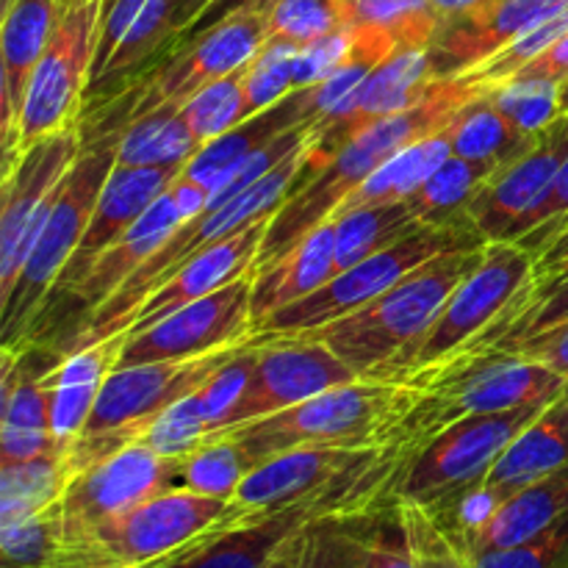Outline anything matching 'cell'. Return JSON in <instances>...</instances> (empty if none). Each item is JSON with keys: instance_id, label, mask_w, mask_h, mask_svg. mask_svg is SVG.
Returning <instances> with one entry per match:
<instances>
[{"instance_id": "obj_1", "label": "cell", "mask_w": 568, "mask_h": 568, "mask_svg": "<svg viewBox=\"0 0 568 568\" xmlns=\"http://www.w3.org/2000/svg\"><path fill=\"white\" fill-rule=\"evenodd\" d=\"M536 258L516 242H488L483 261L460 283L425 336L372 381L416 383L449 361L503 344L532 305Z\"/></svg>"}, {"instance_id": "obj_2", "label": "cell", "mask_w": 568, "mask_h": 568, "mask_svg": "<svg viewBox=\"0 0 568 568\" xmlns=\"http://www.w3.org/2000/svg\"><path fill=\"white\" fill-rule=\"evenodd\" d=\"M408 386L414 397L386 438V449L403 460L469 416L555 403L564 397L568 377L510 349L491 347L460 355Z\"/></svg>"}, {"instance_id": "obj_3", "label": "cell", "mask_w": 568, "mask_h": 568, "mask_svg": "<svg viewBox=\"0 0 568 568\" xmlns=\"http://www.w3.org/2000/svg\"><path fill=\"white\" fill-rule=\"evenodd\" d=\"M466 100L469 98L449 78H438L433 83V92L419 105L366 125L353 142H347L333 155V161L320 175L288 194L286 203L272 214L255 272L292 253L311 231L333 220L344 200L392 155L419 139L444 131Z\"/></svg>"}, {"instance_id": "obj_4", "label": "cell", "mask_w": 568, "mask_h": 568, "mask_svg": "<svg viewBox=\"0 0 568 568\" xmlns=\"http://www.w3.org/2000/svg\"><path fill=\"white\" fill-rule=\"evenodd\" d=\"M399 466L403 458L383 449V455L366 466L292 505L272 510H242L236 505L231 519L159 568H270L277 555L316 521L364 514L394 499Z\"/></svg>"}, {"instance_id": "obj_5", "label": "cell", "mask_w": 568, "mask_h": 568, "mask_svg": "<svg viewBox=\"0 0 568 568\" xmlns=\"http://www.w3.org/2000/svg\"><path fill=\"white\" fill-rule=\"evenodd\" d=\"M486 244L438 255L355 314L283 338H308V342L325 344L361 381H372L383 366L392 364L397 355H403L425 336L455 288L483 261Z\"/></svg>"}, {"instance_id": "obj_6", "label": "cell", "mask_w": 568, "mask_h": 568, "mask_svg": "<svg viewBox=\"0 0 568 568\" xmlns=\"http://www.w3.org/2000/svg\"><path fill=\"white\" fill-rule=\"evenodd\" d=\"M410 397L414 388L405 383L355 381L214 436L233 438L255 466L297 447H386Z\"/></svg>"}, {"instance_id": "obj_7", "label": "cell", "mask_w": 568, "mask_h": 568, "mask_svg": "<svg viewBox=\"0 0 568 568\" xmlns=\"http://www.w3.org/2000/svg\"><path fill=\"white\" fill-rule=\"evenodd\" d=\"M320 175V170H314L308 161V144L305 150H300L297 155L283 161L281 166L270 172L266 178H261L258 183H253L250 189L239 192L236 197L225 200L220 205H205L192 222L178 227L170 239H166L164 247L159 253L150 255L131 277L120 286V292L109 300V303L100 305L87 322H83V342L98 344L103 338H111L114 333H120L122 322L161 286V283L170 281L183 264H189L192 258H197L200 253H205L209 247H214L222 239L233 236V233L244 231L247 225H253L261 216H270L286 203V197L292 192H297L300 186L311 181V178Z\"/></svg>"}, {"instance_id": "obj_8", "label": "cell", "mask_w": 568, "mask_h": 568, "mask_svg": "<svg viewBox=\"0 0 568 568\" xmlns=\"http://www.w3.org/2000/svg\"><path fill=\"white\" fill-rule=\"evenodd\" d=\"M233 514L231 499L166 488L61 544L48 568H159Z\"/></svg>"}, {"instance_id": "obj_9", "label": "cell", "mask_w": 568, "mask_h": 568, "mask_svg": "<svg viewBox=\"0 0 568 568\" xmlns=\"http://www.w3.org/2000/svg\"><path fill=\"white\" fill-rule=\"evenodd\" d=\"M244 344L197 355V358L155 361V364L125 366V369L111 372L100 388V397L94 403L92 416L87 419V427L67 449L70 477H75L78 471L98 464V460H105L109 455L120 453V449L131 447V444L142 442L144 430L172 403L209 383Z\"/></svg>"}, {"instance_id": "obj_10", "label": "cell", "mask_w": 568, "mask_h": 568, "mask_svg": "<svg viewBox=\"0 0 568 568\" xmlns=\"http://www.w3.org/2000/svg\"><path fill=\"white\" fill-rule=\"evenodd\" d=\"M116 166V142L103 148L83 150L81 159L61 183V192L50 209L48 222L39 233L37 244L28 253L11 292L0 300V327L3 347L26 349L33 327L53 294L55 281L87 233L100 192Z\"/></svg>"}, {"instance_id": "obj_11", "label": "cell", "mask_w": 568, "mask_h": 568, "mask_svg": "<svg viewBox=\"0 0 568 568\" xmlns=\"http://www.w3.org/2000/svg\"><path fill=\"white\" fill-rule=\"evenodd\" d=\"M486 239L475 227H444V225H422L405 239H399L392 247L381 250L372 258L338 272L333 281H327L320 292L286 305L270 320L253 327L247 344L272 342V338L294 336V333L314 331V327L331 325L342 316L355 314L358 308L369 305L392 286H397L405 275L425 266L427 261L438 258L453 250L483 247Z\"/></svg>"}, {"instance_id": "obj_12", "label": "cell", "mask_w": 568, "mask_h": 568, "mask_svg": "<svg viewBox=\"0 0 568 568\" xmlns=\"http://www.w3.org/2000/svg\"><path fill=\"white\" fill-rule=\"evenodd\" d=\"M552 403L521 405L503 414H480L438 433L430 444L403 460L394 499L438 508L455 494L477 486L503 458L514 438Z\"/></svg>"}, {"instance_id": "obj_13", "label": "cell", "mask_w": 568, "mask_h": 568, "mask_svg": "<svg viewBox=\"0 0 568 568\" xmlns=\"http://www.w3.org/2000/svg\"><path fill=\"white\" fill-rule=\"evenodd\" d=\"M103 6L105 0H75L59 9L53 37L28 87L17 128V150L75 125L83 89L92 83Z\"/></svg>"}, {"instance_id": "obj_14", "label": "cell", "mask_w": 568, "mask_h": 568, "mask_svg": "<svg viewBox=\"0 0 568 568\" xmlns=\"http://www.w3.org/2000/svg\"><path fill=\"white\" fill-rule=\"evenodd\" d=\"M81 131L75 125L17 150L3 161V209H0V300L11 292L28 253L37 244L61 183L81 159Z\"/></svg>"}, {"instance_id": "obj_15", "label": "cell", "mask_w": 568, "mask_h": 568, "mask_svg": "<svg viewBox=\"0 0 568 568\" xmlns=\"http://www.w3.org/2000/svg\"><path fill=\"white\" fill-rule=\"evenodd\" d=\"M253 281L255 272L227 283L220 292L183 305L175 314L128 336L116 369L155 361H183L216 349L239 347L253 333Z\"/></svg>"}, {"instance_id": "obj_16", "label": "cell", "mask_w": 568, "mask_h": 568, "mask_svg": "<svg viewBox=\"0 0 568 568\" xmlns=\"http://www.w3.org/2000/svg\"><path fill=\"white\" fill-rule=\"evenodd\" d=\"M355 381H361V377L320 342L275 338V342L255 344L253 375H250L247 388L242 392L239 403L233 405L220 430L277 414V410L305 403L316 394L347 386V383Z\"/></svg>"}, {"instance_id": "obj_17", "label": "cell", "mask_w": 568, "mask_h": 568, "mask_svg": "<svg viewBox=\"0 0 568 568\" xmlns=\"http://www.w3.org/2000/svg\"><path fill=\"white\" fill-rule=\"evenodd\" d=\"M166 460L142 442L78 471L59 499L61 544L166 491Z\"/></svg>"}, {"instance_id": "obj_18", "label": "cell", "mask_w": 568, "mask_h": 568, "mask_svg": "<svg viewBox=\"0 0 568 568\" xmlns=\"http://www.w3.org/2000/svg\"><path fill=\"white\" fill-rule=\"evenodd\" d=\"M211 192L200 183L189 181L186 175H178L166 186V192L128 227L122 239H116L103 255L92 264L81 283L72 288L70 297L78 300L83 308V316H92L103 303H109L122 283L144 264L153 253H159L166 244V239L181 225L192 222L200 211L209 205Z\"/></svg>"}, {"instance_id": "obj_19", "label": "cell", "mask_w": 568, "mask_h": 568, "mask_svg": "<svg viewBox=\"0 0 568 568\" xmlns=\"http://www.w3.org/2000/svg\"><path fill=\"white\" fill-rule=\"evenodd\" d=\"M270 39V17L266 11H242L211 31L200 33L186 44H178L175 55L155 72L150 94L144 98L142 109L155 105H175L183 109L192 94L231 72L244 70L258 55Z\"/></svg>"}, {"instance_id": "obj_20", "label": "cell", "mask_w": 568, "mask_h": 568, "mask_svg": "<svg viewBox=\"0 0 568 568\" xmlns=\"http://www.w3.org/2000/svg\"><path fill=\"white\" fill-rule=\"evenodd\" d=\"M568 155V114L538 131L536 144L519 159L494 172L477 192L469 209L475 231L486 242H508L521 216L530 214L552 186L555 175Z\"/></svg>"}, {"instance_id": "obj_21", "label": "cell", "mask_w": 568, "mask_h": 568, "mask_svg": "<svg viewBox=\"0 0 568 568\" xmlns=\"http://www.w3.org/2000/svg\"><path fill=\"white\" fill-rule=\"evenodd\" d=\"M568 0H486L438 22L430 42L433 72L438 78L460 75L469 67L491 59L530 28L552 17Z\"/></svg>"}, {"instance_id": "obj_22", "label": "cell", "mask_w": 568, "mask_h": 568, "mask_svg": "<svg viewBox=\"0 0 568 568\" xmlns=\"http://www.w3.org/2000/svg\"><path fill=\"white\" fill-rule=\"evenodd\" d=\"M270 220L272 214L261 216V220H255L253 225H247L244 231L222 239L214 247L200 253L197 258L183 264L170 281L161 283V286L155 288V292L150 294L125 322H122L120 333H128V336H131V333L148 331L150 325L161 322L164 316L175 314L183 305L197 303V300L225 288L227 283L255 272Z\"/></svg>"}, {"instance_id": "obj_23", "label": "cell", "mask_w": 568, "mask_h": 568, "mask_svg": "<svg viewBox=\"0 0 568 568\" xmlns=\"http://www.w3.org/2000/svg\"><path fill=\"white\" fill-rule=\"evenodd\" d=\"M181 175L178 166H114L105 181L103 192H100L98 205L92 211L87 233H83L81 244L67 261L61 270L59 281L50 297L55 294H67L70 297L72 288L87 277L94 261L128 233V227L166 192L175 178ZM50 303V300H48Z\"/></svg>"}, {"instance_id": "obj_24", "label": "cell", "mask_w": 568, "mask_h": 568, "mask_svg": "<svg viewBox=\"0 0 568 568\" xmlns=\"http://www.w3.org/2000/svg\"><path fill=\"white\" fill-rule=\"evenodd\" d=\"M386 447H297L255 466L231 503L242 510H272L311 497L361 469Z\"/></svg>"}, {"instance_id": "obj_25", "label": "cell", "mask_w": 568, "mask_h": 568, "mask_svg": "<svg viewBox=\"0 0 568 568\" xmlns=\"http://www.w3.org/2000/svg\"><path fill=\"white\" fill-rule=\"evenodd\" d=\"M194 17L189 0H105L92 83L133 70L166 42L175 44Z\"/></svg>"}, {"instance_id": "obj_26", "label": "cell", "mask_w": 568, "mask_h": 568, "mask_svg": "<svg viewBox=\"0 0 568 568\" xmlns=\"http://www.w3.org/2000/svg\"><path fill=\"white\" fill-rule=\"evenodd\" d=\"M59 22V0H11L0 26V133L3 161L17 150L22 105Z\"/></svg>"}, {"instance_id": "obj_27", "label": "cell", "mask_w": 568, "mask_h": 568, "mask_svg": "<svg viewBox=\"0 0 568 568\" xmlns=\"http://www.w3.org/2000/svg\"><path fill=\"white\" fill-rule=\"evenodd\" d=\"M3 386H0V464L31 460L48 453H64L50 430V399L42 366L28 364L26 349L0 347Z\"/></svg>"}, {"instance_id": "obj_28", "label": "cell", "mask_w": 568, "mask_h": 568, "mask_svg": "<svg viewBox=\"0 0 568 568\" xmlns=\"http://www.w3.org/2000/svg\"><path fill=\"white\" fill-rule=\"evenodd\" d=\"M125 333H114L98 344L78 347L61 364L44 372V388L50 399V430L61 449H70L92 416L105 377L116 369Z\"/></svg>"}, {"instance_id": "obj_29", "label": "cell", "mask_w": 568, "mask_h": 568, "mask_svg": "<svg viewBox=\"0 0 568 568\" xmlns=\"http://www.w3.org/2000/svg\"><path fill=\"white\" fill-rule=\"evenodd\" d=\"M303 122H316L314 87L294 89L288 98H283L281 103H275L272 109L250 116L242 125L231 128L227 133L216 136L214 142L203 144V148L197 150V155H194L181 172L189 181L200 183L203 189L214 192V189L220 186L222 178H225V172H231L233 166L242 164L244 159H250V155L258 153L261 148H266V144L275 142L277 136H283V133L292 131V128L303 125Z\"/></svg>"}, {"instance_id": "obj_30", "label": "cell", "mask_w": 568, "mask_h": 568, "mask_svg": "<svg viewBox=\"0 0 568 568\" xmlns=\"http://www.w3.org/2000/svg\"><path fill=\"white\" fill-rule=\"evenodd\" d=\"M336 277V220L322 222L292 253L255 272L253 327Z\"/></svg>"}, {"instance_id": "obj_31", "label": "cell", "mask_w": 568, "mask_h": 568, "mask_svg": "<svg viewBox=\"0 0 568 568\" xmlns=\"http://www.w3.org/2000/svg\"><path fill=\"white\" fill-rule=\"evenodd\" d=\"M564 514H568V466L516 491L503 508L494 510L486 525L455 538L469 555L516 547L547 530Z\"/></svg>"}, {"instance_id": "obj_32", "label": "cell", "mask_w": 568, "mask_h": 568, "mask_svg": "<svg viewBox=\"0 0 568 568\" xmlns=\"http://www.w3.org/2000/svg\"><path fill=\"white\" fill-rule=\"evenodd\" d=\"M453 155L488 166L491 172L503 170L514 159L536 144L538 133L521 131L519 125L503 114L491 94L469 98L447 125Z\"/></svg>"}, {"instance_id": "obj_33", "label": "cell", "mask_w": 568, "mask_h": 568, "mask_svg": "<svg viewBox=\"0 0 568 568\" xmlns=\"http://www.w3.org/2000/svg\"><path fill=\"white\" fill-rule=\"evenodd\" d=\"M453 155V144H449L447 128L433 136L419 139V142L408 144L405 150H399L397 155L386 161V164L377 166L353 194L342 203V209L333 214V220L347 211L366 209V205H383V203H399V200H408L444 161Z\"/></svg>"}, {"instance_id": "obj_34", "label": "cell", "mask_w": 568, "mask_h": 568, "mask_svg": "<svg viewBox=\"0 0 568 568\" xmlns=\"http://www.w3.org/2000/svg\"><path fill=\"white\" fill-rule=\"evenodd\" d=\"M186 116L175 105L139 111L128 131L116 139V166H183L197 155Z\"/></svg>"}, {"instance_id": "obj_35", "label": "cell", "mask_w": 568, "mask_h": 568, "mask_svg": "<svg viewBox=\"0 0 568 568\" xmlns=\"http://www.w3.org/2000/svg\"><path fill=\"white\" fill-rule=\"evenodd\" d=\"M494 172L477 161L449 155L405 203L410 205L422 225L475 227L469 220V209L483 183Z\"/></svg>"}, {"instance_id": "obj_36", "label": "cell", "mask_w": 568, "mask_h": 568, "mask_svg": "<svg viewBox=\"0 0 568 568\" xmlns=\"http://www.w3.org/2000/svg\"><path fill=\"white\" fill-rule=\"evenodd\" d=\"M255 469L233 438L211 436L194 453L166 460V488L205 494V497L233 499L244 477Z\"/></svg>"}, {"instance_id": "obj_37", "label": "cell", "mask_w": 568, "mask_h": 568, "mask_svg": "<svg viewBox=\"0 0 568 568\" xmlns=\"http://www.w3.org/2000/svg\"><path fill=\"white\" fill-rule=\"evenodd\" d=\"M67 453H48L31 460L0 464V525L48 510L70 486Z\"/></svg>"}, {"instance_id": "obj_38", "label": "cell", "mask_w": 568, "mask_h": 568, "mask_svg": "<svg viewBox=\"0 0 568 568\" xmlns=\"http://www.w3.org/2000/svg\"><path fill=\"white\" fill-rule=\"evenodd\" d=\"M416 227H422V222L416 220L405 200L366 205V209L336 216V275L392 247Z\"/></svg>"}, {"instance_id": "obj_39", "label": "cell", "mask_w": 568, "mask_h": 568, "mask_svg": "<svg viewBox=\"0 0 568 568\" xmlns=\"http://www.w3.org/2000/svg\"><path fill=\"white\" fill-rule=\"evenodd\" d=\"M564 37H568V3L560 6L552 17L538 22L536 28H530L525 37H519L516 42H510L508 48L494 53L491 59L469 67V70H464L460 75L449 78V81H453L466 98H480V94H488L494 92V89L505 87L516 72L525 70L532 59H538L544 50H549Z\"/></svg>"}, {"instance_id": "obj_40", "label": "cell", "mask_w": 568, "mask_h": 568, "mask_svg": "<svg viewBox=\"0 0 568 568\" xmlns=\"http://www.w3.org/2000/svg\"><path fill=\"white\" fill-rule=\"evenodd\" d=\"M203 386H200L197 392L186 394L183 399H178V403H172L170 408L144 430V447H150L164 460H175L194 453V449L214 433V419H211L209 403H205L203 397Z\"/></svg>"}, {"instance_id": "obj_41", "label": "cell", "mask_w": 568, "mask_h": 568, "mask_svg": "<svg viewBox=\"0 0 568 568\" xmlns=\"http://www.w3.org/2000/svg\"><path fill=\"white\" fill-rule=\"evenodd\" d=\"M181 111L200 148L214 142L216 136L227 133L231 128L242 125L244 120H250L247 100H244V70L231 72V75L203 87L186 100Z\"/></svg>"}, {"instance_id": "obj_42", "label": "cell", "mask_w": 568, "mask_h": 568, "mask_svg": "<svg viewBox=\"0 0 568 568\" xmlns=\"http://www.w3.org/2000/svg\"><path fill=\"white\" fill-rule=\"evenodd\" d=\"M355 22H369L394 37L399 50L430 48L438 31L433 0H349Z\"/></svg>"}, {"instance_id": "obj_43", "label": "cell", "mask_w": 568, "mask_h": 568, "mask_svg": "<svg viewBox=\"0 0 568 568\" xmlns=\"http://www.w3.org/2000/svg\"><path fill=\"white\" fill-rule=\"evenodd\" d=\"M266 17L270 37L292 44H308L353 26L349 0H277Z\"/></svg>"}, {"instance_id": "obj_44", "label": "cell", "mask_w": 568, "mask_h": 568, "mask_svg": "<svg viewBox=\"0 0 568 568\" xmlns=\"http://www.w3.org/2000/svg\"><path fill=\"white\" fill-rule=\"evenodd\" d=\"M61 547L59 503L20 521L0 525L3 568H48Z\"/></svg>"}, {"instance_id": "obj_45", "label": "cell", "mask_w": 568, "mask_h": 568, "mask_svg": "<svg viewBox=\"0 0 568 568\" xmlns=\"http://www.w3.org/2000/svg\"><path fill=\"white\" fill-rule=\"evenodd\" d=\"M300 44L283 42V39H266L253 61L244 67V100L247 114L255 116L272 109L283 98L294 92V55Z\"/></svg>"}, {"instance_id": "obj_46", "label": "cell", "mask_w": 568, "mask_h": 568, "mask_svg": "<svg viewBox=\"0 0 568 568\" xmlns=\"http://www.w3.org/2000/svg\"><path fill=\"white\" fill-rule=\"evenodd\" d=\"M397 510L403 516L408 532L410 552L419 568H475V560L458 544V538L419 503L397 499Z\"/></svg>"}, {"instance_id": "obj_47", "label": "cell", "mask_w": 568, "mask_h": 568, "mask_svg": "<svg viewBox=\"0 0 568 568\" xmlns=\"http://www.w3.org/2000/svg\"><path fill=\"white\" fill-rule=\"evenodd\" d=\"M488 94L503 109V114L527 133L544 131L560 116V83L514 78Z\"/></svg>"}, {"instance_id": "obj_48", "label": "cell", "mask_w": 568, "mask_h": 568, "mask_svg": "<svg viewBox=\"0 0 568 568\" xmlns=\"http://www.w3.org/2000/svg\"><path fill=\"white\" fill-rule=\"evenodd\" d=\"M475 568H568V514L516 547L471 555Z\"/></svg>"}, {"instance_id": "obj_49", "label": "cell", "mask_w": 568, "mask_h": 568, "mask_svg": "<svg viewBox=\"0 0 568 568\" xmlns=\"http://www.w3.org/2000/svg\"><path fill=\"white\" fill-rule=\"evenodd\" d=\"M568 216V155L564 166L555 175L552 186L544 194L541 203L530 211L527 216H521L514 225V231L508 233V242H516L519 247H525L527 253H532V258L538 255V250L547 244V239L552 236L555 227L560 225Z\"/></svg>"}, {"instance_id": "obj_50", "label": "cell", "mask_w": 568, "mask_h": 568, "mask_svg": "<svg viewBox=\"0 0 568 568\" xmlns=\"http://www.w3.org/2000/svg\"><path fill=\"white\" fill-rule=\"evenodd\" d=\"M349 44H353V26L300 44L294 55V89H311L327 81L336 67L347 59Z\"/></svg>"}, {"instance_id": "obj_51", "label": "cell", "mask_w": 568, "mask_h": 568, "mask_svg": "<svg viewBox=\"0 0 568 568\" xmlns=\"http://www.w3.org/2000/svg\"><path fill=\"white\" fill-rule=\"evenodd\" d=\"M377 508L333 521L331 568H377L375 549H372V519Z\"/></svg>"}, {"instance_id": "obj_52", "label": "cell", "mask_w": 568, "mask_h": 568, "mask_svg": "<svg viewBox=\"0 0 568 568\" xmlns=\"http://www.w3.org/2000/svg\"><path fill=\"white\" fill-rule=\"evenodd\" d=\"M372 549L377 568H419L410 552L408 532L397 510V499L381 505L372 519Z\"/></svg>"}, {"instance_id": "obj_53", "label": "cell", "mask_w": 568, "mask_h": 568, "mask_svg": "<svg viewBox=\"0 0 568 568\" xmlns=\"http://www.w3.org/2000/svg\"><path fill=\"white\" fill-rule=\"evenodd\" d=\"M497 347L510 349V353L521 355V358L538 361V364L549 366L558 375L568 377V322L541 327V331L532 333H519V336L508 338V342L497 344Z\"/></svg>"}, {"instance_id": "obj_54", "label": "cell", "mask_w": 568, "mask_h": 568, "mask_svg": "<svg viewBox=\"0 0 568 568\" xmlns=\"http://www.w3.org/2000/svg\"><path fill=\"white\" fill-rule=\"evenodd\" d=\"M336 519H344V516H336ZM336 519L316 521L308 530L300 532L270 568H331V532Z\"/></svg>"}, {"instance_id": "obj_55", "label": "cell", "mask_w": 568, "mask_h": 568, "mask_svg": "<svg viewBox=\"0 0 568 568\" xmlns=\"http://www.w3.org/2000/svg\"><path fill=\"white\" fill-rule=\"evenodd\" d=\"M560 322H568V272L566 275L541 283V286H536L530 311H527L521 325L516 327L508 338L519 336V333H532V331H541V327L560 325ZM508 338H505V342H508Z\"/></svg>"}, {"instance_id": "obj_56", "label": "cell", "mask_w": 568, "mask_h": 568, "mask_svg": "<svg viewBox=\"0 0 568 568\" xmlns=\"http://www.w3.org/2000/svg\"><path fill=\"white\" fill-rule=\"evenodd\" d=\"M275 3L277 0H211V3L205 6L197 17H194L192 26H189L186 31L178 37L175 48L178 44L192 42V39L200 37V33L211 31V28L220 26V22L227 20V17L242 14V11H270Z\"/></svg>"}, {"instance_id": "obj_57", "label": "cell", "mask_w": 568, "mask_h": 568, "mask_svg": "<svg viewBox=\"0 0 568 568\" xmlns=\"http://www.w3.org/2000/svg\"><path fill=\"white\" fill-rule=\"evenodd\" d=\"M568 272V216L555 227L552 236L547 239L536 255V286L552 281V277Z\"/></svg>"}, {"instance_id": "obj_58", "label": "cell", "mask_w": 568, "mask_h": 568, "mask_svg": "<svg viewBox=\"0 0 568 568\" xmlns=\"http://www.w3.org/2000/svg\"><path fill=\"white\" fill-rule=\"evenodd\" d=\"M514 78H538V81L564 83L568 81V37L555 42L552 48L544 50L538 59H532L525 70L516 72ZM510 78V81H514Z\"/></svg>"}, {"instance_id": "obj_59", "label": "cell", "mask_w": 568, "mask_h": 568, "mask_svg": "<svg viewBox=\"0 0 568 568\" xmlns=\"http://www.w3.org/2000/svg\"><path fill=\"white\" fill-rule=\"evenodd\" d=\"M560 114H568V81L560 83Z\"/></svg>"}, {"instance_id": "obj_60", "label": "cell", "mask_w": 568, "mask_h": 568, "mask_svg": "<svg viewBox=\"0 0 568 568\" xmlns=\"http://www.w3.org/2000/svg\"><path fill=\"white\" fill-rule=\"evenodd\" d=\"M189 3H192V6H194V9H197V14H200V11H203V9H205V6H209V3H211V0H189Z\"/></svg>"}, {"instance_id": "obj_61", "label": "cell", "mask_w": 568, "mask_h": 568, "mask_svg": "<svg viewBox=\"0 0 568 568\" xmlns=\"http://www.w3.org/2000/svg\"><path fill=\"white\" fill-rule=\"evenodd\" d=\"M70 3H75V0H59V9L61 6H70Z\"/></svg>"}, {"instance_id": "obj_62", "label": "cell", "mask_w": 568, "mask_h": 568, "mask_svg": "<svg viewBox=\"0 0 568 568\" xmlns=\"http://www.w3.org/2000/svg\"><path fill=\"white\" fill-rule=\"evenodd\" d=\"M564 394H566V399H568V386H566V392H564Z\"/></svg>"}, {"instance_id": "obj_63", "label": "cell", "mask_w": 568, "mask_h": 568, "mask_svg": "<svg viewBox=\"0 0 568 568\" xmlns=\"http://www.w3.org/2000/svg\"><path fill=\"white\" fill-rule=\"evenodd\" d=\"M564 275H566V272H564ZM558 277H560V275H558Z\"/></svg>"}]
</instances>
